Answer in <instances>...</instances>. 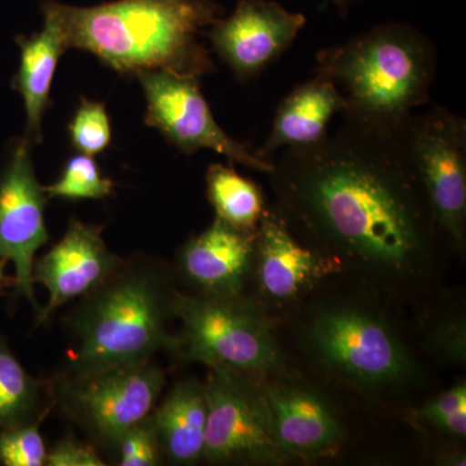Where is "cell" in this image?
Returning a JSON list of instances; mask_svg holds the SVG:
<instances>
[{"instance_id": "obj_25", "label": "cell", "mask_w": 466, "mask_h": 466, "mask_svg": "<svg viewBox=\"0 0 466 466\" xmlns=\"http://www.w3.org/2000/svg\"><path fill=\"white\" fill-rule=\"evenodd\" d=\"M43 419L11 429H0V462L5 466H43L47 449L39 424Z\"/></svg>"}, {"instance_id": "obj_19", "label": "cell", "mask_w": 466, "mask_h": 466, "mask_svg": "<svg viewBox=\"0 0 466 466\" xmlns=\"http://www.w3.org/2000/svg\"><path fill=\"white\" fill-rule=\"evenodd\" d=\"M152 415L165 458L177 465L196 464L204 458L208 415L205 383H175Z\"/></svg>"}, {"instance_id": "obj_24", "label": "cell", "mask_w": 466, "mask_h": 466, "mask_svg": "<svg viewBox=\"0 0 466 466\" xmlns=\"http://www.w3.org/2000/svg\"><path fill=\"white\" fill-rule=\"evenodd\" d=\"M417 421L431 425L441 434L456 440L466 435V386L459 383L441 392L417 412Z\"/></svg>"}, {"instance_id": "obj_5", "label": "cell", "mask_w": 466, "mask_h": 466, "mask_svg": "<svg viewBox=\"0 0 466 466\" xmlns=\"http://www.w3.org/2000/svg\"><path fill=\"white\" fill-rule=\"evenodd\" d=\"M303 341L319 366L361 390L400 388L415 373L397 327L379 309L355 300H332L312 309Z\"/></svg>"}, {"instance_id": "obj_20", "label": "cell", "mask_w": 466, "mask_h": 466, "mask_svg": "<svg viewBox=\"0 0 466 466\" xmlns=\"http://www.w3.org/2000/svg\"><path fill=\"white\" fill-rule=\"evenodd\" d=\"M208 198L218 219L241 231L256 232L266 210L262 189L233 167L214 164L207 173Z\"/></svg>"}, {"instance_id": "obj_30", "label": "cell", "mask_w": 466, "mask_h": 466, "mask_svg": "<svg viewBox=\"0 0 466 466\" xmlns=\"http://www.w3.org/2000/svg\"><path fill=\"white\" fill-rule=\"evenodd\" d=\"M5 266H7V262H5V260L0 259V289L5 287Z\"/></svg>"}, {"instance_id": "obj_6", "label": "cell", "mask_w": 466, "mask_h": 466, "mask_svg": "<svg viewBox=\"0 0 466 466\" xmlns=\"http://www.w3.org/2000/svg\"><path fill=\"white\" fill-rule=\"evenodd\" d=\"M182 323L177 354L187 361L256 377L274 372L281 354L262 306L248 297H202L177 290Z\"/></svg>"}, {"instance_id": "obj_12", "label": "cell", "mask_w": 466, "mask_h": 466, "mask_svg": "<svg viewBox=\"0 0 466 466\" xmlns=\"http://www.w3.org/2000/svg\"><path fill=\"white\" fill-rule=\"evenodd\" d=\"M306 21L275 0H238L235 11L218 17L205 34L220 60L245 84L289 50Z\"/></svg>"}, {"instance_id": "obj_15", "label": "cell", "mask_w": 466, "mask_h": 466, "mask_svg": "<svg viewBox=\"0 0 466 466\" xmlns=\"http://www.w3.org/2000/svg\"><path fill=\"white\" fill-rule=\"evenodd\" d=\"M272 435L290 460L330 455L345 431L329 401L306 383L285 380L262 385Z\"/></svg>"}, {"instance_id": "obj_27", "label": "cell", "mask_w": 466, "mask_h": 466, "mask_svg": "<svg viewBox=\"0 0 466 466\" xmlns=\"http://www.w3.org/2000/svg\"><path fill=\"white\" fill-rule=\"evenodd\" d=\"M47 466H106L99 453L88 444L66 438L47 451Z\"/></svg>"}, {"instance_id": "obj_7", "label": "cell", "mask_w": 466, "mask_h": 466, "mask_svg": "<svg viewBox=\"0 0 466 466\" xmlns=\"http://www.w3.org/2000/svg\"><path fill=\"white\" fill-rule=\"evenodd\" d=\"M404 135L426 198L443 233L456 250L466 242V122L462 116L434 106L413 113Z\"/></svg>"}, {"instance_id": "obj_13", "label": "cell", "mask_w": 466, "mask_h": 466, "mask_svg": "<svg viewBox=\"0 0 466 466\" xmlns=\"http://www.w3.org/2000/svg\"><path fill=\"white\" fill-rule=\"evenodd\" d=\"M341 274L339 267L302 244L274 208H267L254 241L251 279L259 299L272 306L296 303L328 275Z\"/></svg>"}, {"instance_id": "obj_11", "label": "cell", "mask_w": 466, "mask_h": 466, "mask_svg": "<svg viewBox=\"0 0 466 466\" xmlns=\"http://www.w3.org/2000/svg\"><path fill=\"white\" fill-rule=\"evenodd\" d=\"M32 147L25 137L15 140L0 168V259L14 263L17 294L32 303L38 317L42 309L34 294V258L50 235L45 217L48 198L35 175Z\"/></svg>"}, {"instance_id": "obj_14", "label": "cell", "mask_w": 466, "mask_h": 466, "mask_svg": "<svg viewBox=\"0 0 466 466\" xmlns=\"http://www.w3.org/2000/svg\"><path fill=\"white\" fill-rule=\"evenodd\" d=\"M121 262V257L106 247L103 227L73 218L66 235L34 262V285L41 284L48 290L47 306L36 317L38 324L103 283Z\"/></svg>"}, {"instance_id": "obj_9", "label": "cell", "mask_w": 466, "mask_h": 466, "mask_svg": "<svg viewBox=\"0 0 466 466\" xmlns=\"http://www.w3.org/2000/svg\"><path fill=\"white\" fill-rule=\"evenodd\" d=\"M164 370L152 361L66 377L60 401L67 415L104 446L153 412L164 389Z\"/></svg>"}, {"instance_id": "obj_29", "label": "cell", "mask_w": 466, "mask_h": 466, "mask_svg": "<svg viewBox=\"0 0 466 466\" xmlns=\"http://www.w3.org/2000/svg\"><path fill=\"white\" fill-rule=\"evenodd\" d=\"M330 2L336 5V8L339 9V12L342 16H346L350 8H351L355 3L360 2V0H330Z\"/></svg>"}, {"instance_id": "obj_21", "label": "cell", "mask_w": 466, "mask_h": 466, "mask_svg": "<svg viewBox=\"0 0 466 466\" xmlns=\"http://www.w3.org/2000/svg\"><path fill=\"white\" fill-rule=\"evenodd\" d=\"M43 382L30 376L0 339V429L45 419L50 407L43 406Z\"/></svg>"}, {"instance_id": "obj_22", "label": "cell", "mask_w": 466, "mask_h": 466, "mask_svg": "<svg viewBox=\"0 0 466 466\" xmlns=\"http://www.w3.org/2000/svg\"><path fill=\"white\" fill-rule=\"evenodd\" d=\"M115 191V183L104 177L94 156L78 155L67 159L60 177L51 186L45 187L48 198L66 200H103Z\"/></svg>"}, {"instance_id": "obj_4", "label": "cell", "mask_w": 466, "mask_h": 466, "mask_svg": "<svg viewBox=\"0 0 466 466\" xmlns=\"http://www.w3.org/2000/svg\"><path fill=\"white\" fill-rule=\"evenodd\" d=\"M315 73L341 92L343 118L397 128L431 100L437 48L406 23H386L317 55Z\"/></svg>"}, {"instance_id": "obj_28", "label": "cell", "mask_w": 466, "mask_h": 466, "mask_svg": "<svg viewBox=\"0 0 466 466\" xmlns=\"http://www.w3.org/2000/svg\"><path fill=\"white\" fill-rule=\"evenodd\" d=\"M434 345L443 354L455 360L465 361V324L461 319L447 320L438 325L434 333Z\"/></svg>"}, {"instance_id": "obj_17", "label": "cell", "mask_w": 466, "mask_h": 466, "mask_svg": "<svg viewBox=\"0 0 466 466\" xmlns=\"http://www.w3.org/2000/svg\"><path fill=\"white\" fill-rule=\"evenodd\" d=\"M345 108L341 92L327 76L317 75L297 86L276 109L271 131L257 150V157L272 162L276 153L311 146L329 133L333 116Z\"/></svg>"}, {"instance_id": "obj_16", "label": "cell", "mask_w": 466, "mask_h": 466, "mask_svg": "<svg viewBox=\"0 0 466 466\" xmlns=\"http://www.w3.org/2000/svg\"><path fill=\"white\" fill-rule=\"evenodd\" d=\"M256 232L214 220L186 242L177 256V275L193 296L238 297L251 279Z\"/></svg>"}, {"instance_id": "obj_10", "label": "cell", "mask_w": 466, "mask_h": 466, "mask_svg": "<svg viewBox=\"0 0 466 466\" xmlns=\"http://www.w3.org/2000/svg\"><path fill=\"white\" fill-rule=\"evenodd\" d=\"M147 100L146 124L173 144L192 155L201 149L226 156L235 164L269 174L272 162L263 161L248 146L233 139L216 121L198 78L167 72H144L137 76Z\"/></svg>"}, {"instance_id": "obj_18", "label": "cell", "mask_w": 466, "mask_h": 466, "mask_svg": "<svg viewBox=\"0 0 466 466\" xmlns=\"http://www.w3.org/2000/svg\"><path fill=\"white\" fill-rule=\"evenodd\" d=\"M45 25L30 36H17L20 64L12 87L21 95L26 113L25 137L30 143H42V119L50 103L52 81L58 60L69 50L66 32L55 0L42 5Z\"/></svg>"}, {"instance_id": "obj_3", "label": "cell", "mask_w": 466, "mask_h": 466, "mask_svg": "<svg viewBox=\"0 0 466 466\" xmlns=\"http://www.w3.org/2000/svg\"><path fill=\"white\" fill-rule=\"evenodd\" d=\"M177 294L173 276L157 260L122 259L67 315L66 377L146 363L158 351L177 354L179 337L168 330Z\"/></svg>"}, {"instance_id": "obj_8", "label": "cell", "mask_w": 466, "mask_h": 466, "mask_svg": "<svg viewBox=\"0 0 466 466\" xmlns=\"http://www.w3.org/2000/svg\"><path fill=\"white\" fill-rule=\"evenodd\" d=\"M204 458L211 464L280 465L291 461L272 435L262 385L253 377L210 370Z\"/></svg>"}, {"instance_id": "obj_2", "label": "cell", "mask_w": 466, "mask_h": 466, "mask_svg": "<svg viewBox=\"0 0 466 466\" xmlns=\"http://www.w3.org/2000/svg\"><path fill=\"white\" fill-rule=\"evenodd\" d=\"M69 48L90 52L122 76L213 73L201 34L225 14L214 0H115L75 7L55 0Z\"/></svg>"}, {"instance_id": "obj_1", "label": "cell", "mask_w": 466, "mask_h": 466, "mask_svg": "<svg viewBox=\"0 0 466 466\" xmlns=\"http://www.w3.org/2000/svg\"><path fill=\"white\" fill-rule=\"evenodd\" d=\"M404 124L390 128L343 118L320 142L281 150L268 174L274 210L302 244L341 274L391 288L424 280L446 240L410 158Z\"/></svg>"}, {"instance_id": "obj_23", "label": "cell", "mask_w": 466, "mask_h": 466, "mask_svg": "<svg viewBox=\"0 0 466 466\" xmlns=\"http://www.w3.org/2000/svg\"><path fill=\"white\" fill-rule=\"evenodd\" d=\"M67 130L72 146L84 155H99L108 148L112 140V127L106 106L86 97H82Z\"/></svg>"}, {"instance_id": "obj_26", "label": "cell", "mask_w": 466, "mask_h": 466, "mask_svg": "<svg viewBox=\"0 0 466 466\" xmlns=\"http://www.w3.org/2000/svg\"><path fill=\"white\" fill-rule=\"evenodd\" d=\"M153 413V412H152ZM150 413L142 421L131 426L116 441L121 466H156L164 459L155 420Z\"/></svg>"}]
</instances>
